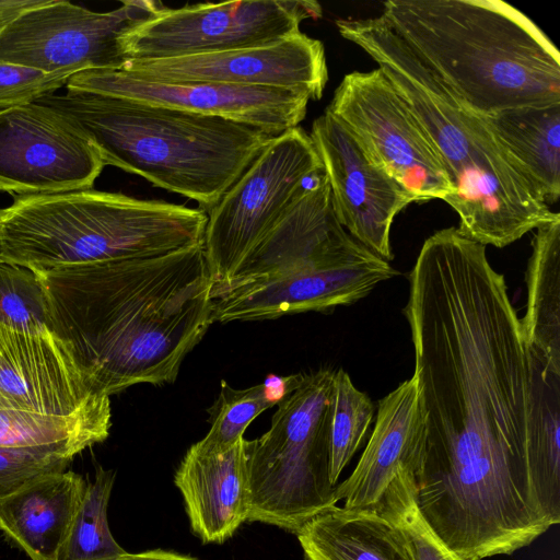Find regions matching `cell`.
<instances>
[{
    "label": "cell",
    "instance_id": "obj_1",
    "mask_svg": "<svg viewBox=\"0 0 560 560\" xmlns=\"http://www.w3.org/2000/svg\"><path fill=\"white\" fill-rule=\"evenodd\" d=\"M35 273L47 328L107 396L173 383L214 323L203 245Z\"/></svg>",
    "mask_w": 560,
    "mask_h": 560
},
{
    "label": "cell",
    "instance_id": "obj_2",
    "mask_svg": "<svg viewBox=\"0 0 560 560\" xmlns=\"http://www.w3.org/2000/svg\"><path fill=\"white\" fill-rule=\"evenodd\" d=\"M336 25L376 61L416 117L452 185L444 201L458 214L463 235L502 248L560 217L485 116L458 101L382 15Z\"/></svg>",
    "mask_w": 560,
    "mask_h": 560
},
{
    "label": "cell",
    "instance_id": "obj_3",
    "mask_svg": "<svg viewBox=\"0 0 560 560\" xmlns=\"http://www.w3.org/2000/svg\"><path fill=\"white\" fill-rule=\"evenodd\" d=\"M383 19L467 108L488 116L560 103V54L500 0H390Z\"/></svg>",
    "mask_w": 560,
    "mask_h": 560
},
{
    "label": "cell",
    "instance_id": "obj_4",
    "mask_svg": "<svg viewBox=\"0 0 560 560\" xmlns=\"http://www.w3.org/2000/svg\"><path fill=\"white\" fill-rule=\"evenodd\" d=\"M65 116L104 165L198 202L208 213L276 136L213 116L67 91L35 101Z\"/></svg>",
    "mask_w": 560,
    "mask_h": 560
},
{
    "label": "cell",
    "instance_id": "obj_5",
    "mask_svg": "<svg viewBox=\"0 0 560 560\" xmlns=\"http://www.w3.org/2000/svg\"><path fill=\"white\" fill-rule=\"evenodd\" d=\"M399 272L339 223L324 170L213 295L214 322L326 312Z\"/></svg>",
    "mask_w": 560,
    "mask_h": 560
},
{
    "label": "cell",
    "instance_id": "obj_6",
    "mask_svg": "<svg viewBox=\"0 0 560 560\" xmlns=\"http://www.w3.org/2000/svg\"><path fill=\"white\" fill-rule=\"evenodd\" d=\"M199 209L93 188L14 196L0 209V261L34 272L203 245Z\"/></svg>",
    "mask_w": 560,
    "mask_h": 560
},
{
    "label": "cell",
    "instance_id": "obj_7",
    "mask_svg": "<svg viewBox=\"0 0 560 560\" xmlns=\"http://www.w3.org/2000/svg\"><path fill=\"white\" fill-rule=\"evenodd\" d=\"M334 370L304 373L283 398L261 436L245 440L247 521L290 533L337 505L330 480V416Z\"/></svg>",
    "mask_w": 560,
    "mask_h": 560
},
{
    "label": "cell",
    "instance_id": "obj_8",
    "mask_svg": "<svg viewBox=\"0 0 560 560\" xmlns=\"http://www.w3.org/2000/svg\"><path fill=\"white\" fill-rule=\"evenodd\" d=\"M323 171L303 128L273 137L207 213L203 250L212 296Z\"/></svg>",
    "mask_w": 560,
    "mask_h": 560
},
{
    "label": "cell",
    "instance_id": "obj_9",
    "mask_svg": "<svg viewBox=\"0 0 560 560\" xmlns=\"http://www.w3.org/2000/svg\"><path fill=\"white\" fill-rule=\"evenodd\" d=\"M313 0H240L180 8L164 4L121 39L128 60H154L256 48L301 33L322 16Z\"/></svg>",
    "mask_w": 560,
    "mask_h": 560
},
{
    "label": "cell",
    "instance_id": "obj_10",
    "mask_svg": "<svg viewBox=\"0 0 560 560\" xmlns=\"http://www.w3.org/2000/svg\"><path fill=\"white\" fill-rule=\"evenodd\" d=\"M326 109L413 202L451 196L452 185L434 149L380 68L346 74Z\"/></svg>",
    "mask_w": 560,
    "mask_h": 560
},
{
    "label": "cell",
    "instance_id": "obj_11",
    "mask_svg": "<svg viewBox=\"0 0 560 560\" xmlns=\"http://www.w3.org/2000/svg\"><path fill=\"white\" fill-rule=\"evenodd\" d=\"M163 3L125 0L94 12L65 0H43L0 28V60L45 72L116 70L128 61L121 39Z\"/></svg>",
    "mask_w": 560,
    "mask_h": 560
},
{
    "label": "cell",
    "instance_id": "obj_12",
    "mask_svg": "<svg viewBox=\"0 0 560 560\" xmlns=\"http://www.w3.org/2000/svg\"><path fill=\"white\" fill-rule=\"evenodd\" d=\"M104 163L65 116L39 103L0 110V190L14 196L90 189Z\"/></svg>",
    "mask_w": 560,
    "mask_h": 560
},
{
    "label": "cell",
    "instance_id": "obj_13",
    "mask_svg": "<svg viewBox=\"0 0 560 560\" xmlns=\"http://www.w3.org/2000/svg\"><path fill=\"white\" fill-rule=\"evenodd\" d=\"M67 91L110 95L158 106L221 117L278 136L305 118L310 97L300 91L219 82H165L133 78L124 71L84 70Z\"/></svg>",
    "mask_w": 560,
    "mask_h": 560
},
{
    "label": "cell",
    "instance_id": "obj_14",
    "mask_svg": "<svg viewBox=\"0 0 560 560\" xmlns=\"http://www.w3.org/2000/svg\"><path fill=\"white\" fill-rule=\"evenodd\" d=\"M310 137L327 176L331 205L346 231L389 261L390 228L412 197L370 161L339 120L325 109L312 125Z\"/></svg>",
    "mask_w": 560,
    "mask_h": 560
},
{
    "label": "cell",
    "instance_id": "obj_15",
    "mask_svg": "<svg viewBox=\"0 0 560 560\" xmlns=\"http://www.w3.org/2000/svg\"><path fill=\"white\" fill-rule=\"evenodd\" d=\"M125 73L150 81L269 86L322 97L328 81L324 45L299 33L272 45L154 60H128Z\"/></svg>",
    "mask_w": 560,
    "mask_h": 560
},
{
    "label": "cell",
    "instance_id": "obj_16",
    "mask_svg": "<svg viewBox=\"0 0 560 560\" xmlns=\"http://www.w3.org/2000/svg\"><path fill=\"white\" fill-rule=\"evenodd\" d=\"M0 400L7 408L75 416L110 407L66 346L47 328L22 330L0 322Z\"/></svg>",
    "mask_w": 560,
    "mask_h": 560
},
{
    "label": "cell",
    "instance_id": "obj_17",
    "mask_svg": "<svg viewBox=\"0 0 560 560\" xmlns=\"http://www.w3.org/2000/svg\"><path fill=\"white\" fill-rule=\"evenodd\" d=\"M425 442V418L415 375L377 402L376 422L351 475L336 486L343 508L374 506L401 466L412 470Z\"/></svg>",
    "mask_w": 560,
    "mask_h": 560
},
{
    "label": "cell",
    "instance_id": "obj_18",
    "mask_svg": "<svg viewBox=\"0 0 560 560\" xmlns=\"http://www.w3.org/2000/svg\"><path fill=\"white\" fill-rule=\"evenodd\" d=\"M174 482L195 535L205 544H223L248 518L245 439L218 454H203L190 446Z\"/></svg>",
    "mask_w": 560,
    "mask_h": 560
},
{
    "label": "cell",
    "instance_id": "obj_19",
    "mask_svg": "<svg viewBox=\"0 0 560 560\" xmlns=\"http://www.w3.org/2000/svg\"><path fill=\"white\" fill-rule=\"evenodd\" d=\"M86 483L62 471L21 487L0 500V529L32 560H58Z\"/></svg>",
    "mask_w": 560,
    "mask_h": 560
},
{
    "label": "cell",
    "instance_id": "obj_20",
    "mask_svg": "<svg viewBox=\"0 0 560 560\" xmlns=\"http://www.w3.org/2000/svg\"><path fill=\"white\" fill-rule=\"evenodd\" d=\"M305 560H415L402 533L374 506H334L295 534Z\"/></svg>",
    "mask_w": 560,
    "mask_h": 560
},
{
    "label": "cell",
    "instance_id": "obj_21",
    "mask_svg": "<svg viewBox=\"0 0 560 560\" xmlns=\"http://www.w3.org/2000/svg\"><path fill=\"white\" fill-rule=\"evenodd\" d=\"M527 466L535 501L552 526L560 522V372L529 348Z\"/></svg>",
    "mask_w": 560,
    "mask_h": 560
},
{
    "label": "cell",
    "instance_id": "obj_22",
    "mask_svg": "<svg viewBox=\"0 0 560 560\" xmlns=\"http://www.w3.org/2000/svg\"><path fill=\"white\" fill-rule=\"evenodd\" d=\"M494 133L549 206L560 196V103L508 108L488 116Z\"/></svg>",
    "mask_w": 560,
    "mask_h": 560
},
{
    "label": "cell",
    "instance_id": "obj_23",
    "mask_svg": "<svg viewBox=\"0 0 560 560\" xmlns=\"http://www.w3.org/2000/svg\"><path fill=\"white\" fill-rule=\"evenodd\" d=\"M526 283L527 307L521 322L527 345L560 372V217L536 229Z\"/></svg>",
    "mask_w": 560,
    "mask_h": 560
},
{
    "label": "cell",
    "instance_id": "obj_24",
    "mask_svg": "<svg viewBox=\"0 0 560 560\" xmlns=\"http://www.w3.org/2000/svg\"><path fill=\"white\" fill-rule=\"evenodd\" d=\"M110 425V407L70 417L0 408V447L52 448L74 457L105 441Z\"/></svg>",
    "mask_w": 560,
    "mask_h": 560
},
{
    "label": "cell",
    "instance_id": "obj_25",
    "mask_svg": "<svg viewBox=\"0 0 560 560\" xmlns=\"http://www.w3.org/2000/svg\"><path fill=\"white\" fill-rule=\"evenodd\" d=\"M115 472L97 467L88 481L58 560H115L127 551L113 537L107 506Z\"/></svg>",
    "mask_w": 560,
    "mask_h": 560
},
{
    "label": "cell",
    "instance_id": "obj_26",
    "mask_svg": "<svg viewBox=\"0 0 560 560\" xmlns=\"http://www.w3.org/2000/svg\"><path fill=\"white\" fill-rule=\"evenodd\" d=\"M375 412L366 393L358 389L348 373H334L330 416V480L337 485L345 467L363 443Z\"/></svg>",
    "mask_w": 560,
    "mask_h": 560
},
{
    "label": "cell",
    "instance_id": "obj_27",
    "mask_svg": "<svg viewBox=\"0 0 560 560\" xmlns=\"http://www.w3.org/2000/svg\"><path fill=\"white\" fill-rule=\"evenodd\" d=\"M374 508L402 533L415 560H469L448 548L422 517L409 467L398 468Z\"/></svg>",
    "mask_w": 560,
    "mask_h": 560
},
{
    "label": "cell",
    "instance_id": "obj_28",
    "mask_svg": "<svg viewBox=\"0 0 560 560\" xmlns=\"http://www.w3.org/2000/svg\"><path fill=\"white\" fill-rule=\"evenodd\" d=\"M271 407L265 397L262 383L235 389L221 381L219 396L208 409L210 430L191 446L203 454L225 452L243 438L246 428L257 416Z\"/></svg>",
    "mask_w": 560,
    "mask_h": 560
},
{
    "label": "cell",
    "instance_id": "obj_29",
    "mask_svg": "<svg viewBox=\"0 0 560 560\" xmlns=\"http://www.w3.org/2000/svg\"><path fill=\"white\" fill-rule=\"evenodd\" d=\"M0 322L27 331L47 329L44 293L34 271L0 261Z\"/></svg>",
    "mask_w": 560,
    "mask_h": 560
},
{
    "label": "cell",
    "instance_id": "obj_30",
    "mask_svg": "<svg viewBox=\"0 0 560 560\" xmlns=\"http://www.w3.org/2000/svg\"><path fill=\"white\" fill-rule=\"evenodd\" d=\"M72 458L52 448L0 447V500L43 476L66 471Z\"/></svg>",
    "mask_w": 560,
    "mask_h": 560
},
{
    "label": "cell",
    "instance_id": "obj_31",
    "mask_svg": "<svg viewBox=\"0 0 560 560\" xmlns=\"http://www.w3.org/2000/svg\"><path fill=\"white\" fill-rule=\"evenodd\" d=\"M81 68H69L55 72L5 62L0 60V110L34 103L56 93Z\"/></svg>",
    "mask_w": 560,
    "mask_h": 560
},
{
    "label": "cell",
    "instance_id": "obj_32",
    "mask_svg": "<svg viewBox=\"0 0 560 560\" xmlns=\"http://www.w3.org/2000/svg\"><path fill=\"white\" fill-rule=\"evenodd\" d=\"M304 373L288 376L269 375L262 383L266 399L272 405H278L292 393L302 382Z\"/></svg>",
    "mask_w": 560,
    "mask_h": 560
},
{
    "label": "cell",
    "instance_id": "obj_33",
    "mask_svg": "<svg viewBox=\"0 0 560 560\" xmlns=\"http://www.w3.org/2000/svg\"><path fill=\"white\" fill-rule=\"evenodd\" d=\"M42 2L43 0H0V28L24 11Z\"/></svg>",
    "mask_w": 560,
    "mask_h": 560
},
{
    "label": "cell",
    "instance_id": "obj_34",
    "mask_svg": "<svg viewBox=\"0 0 560 560\" xmlns=\"http://www.w3.org/2000/svg\"><path fill=\"white\" fill-rule=\"evenodd\" d=\"M115 560H198L190 556L166 551L161 549L148 550L138 553H125Z\"/></svg>",
    "mask_w": 560,
    "mask_h": 560
},
{
    "label": "cell",
    "instance_id": "obj_35",
    "mask_svg": "<svg viewBox=\"0 0 560 560\" xmlns=\"http://www.w3.org/2000/svg\"><path fill=\"white\" fill-rule=\"evenodd\" d=\"M0 408H7L1 400H0Z\"/></svg>",
    "mask_w": 560,
    "mask_h": 560
}]
</instances>
